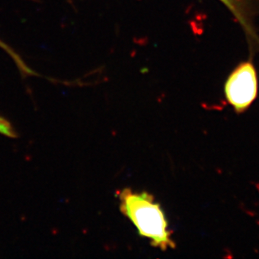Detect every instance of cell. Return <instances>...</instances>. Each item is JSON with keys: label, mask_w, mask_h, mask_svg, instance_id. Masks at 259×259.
Here are the masks:
<instances>
[{"label": "cell", "mask_w": 259, "mask_h": 259, "mask_svg": "<svg viewBox=\"0 0 259 259\" xmlns=\"http://www.w3.org/2000/svg\"><path fill=\"white\" fill-rule=\"evenodd\" d=\"M220 1L232 10V13L242 23V24L246 25L245 18L243 17V11H241V0H220Z\"/></svg>", "instance_id": "3957f363"}, {"label": "cell", "mask_w": 259, "mask_h": 259, "mask_svg": "<svg viewBox=\"0 0 259 259\" xmlns=\"http://www.w3.org/2000/svg\"><path fill=\"white\" fill-rule=\"evenodd\" d=\"M0 133L6 135L8 137H11V138L17 137L16 132L13 130V127L9 123V122L4 119L1 116H0Z\"/></svg>", "instance_id": "5b68a950"}, {"label": "cell", "mask_w": 259, "mask_h": 259, "mask_svg": "<svg viewBox=\"0 0 259 259\" xmlns=\"http://www.w3.org/2000/svg\"><path fill=\"white\" fill-rule=\"evenodd\" d=\"M0 47L2 48V49H4V50H5L6 52H8V53L9 54V55H11L12 58H13V60H14V61L17 63V64L18 65V66H19V68L22 69L25 72H30V69H28L27 68V66L24 65V63L22 61H21V59L19 58V56H18V55H17L15 52L13 51V50H12L11 48H9V46L7 45L6 44H4V42H3L2 40H0Z\"/></svg>", "instance_id": "277c9868"}, {"label": "cell", "mask_w": 259, "mask_h": 259, "mask_svg": "<svg viewBox=\"0 0 259 259\" xmlns=\"http://www.w3.org/2000/svg\"><path fill=\"white\" fill-rule=\"evenodd\" d=\"M119 199L122 213L132 221L141 237L149 238L152 246L163 251L175 247L164 211L150 194L124 189Z\"/></svg>", "instance_id": "6da1fadb"}, {"label": "cell", "mask_w": 259, "mask_h": 259, "mask_svg": "<svg viewBox=\"0 0 259 259\" xmlns=\"http://www.w3.org/2000/svg\"><path fill=\"white\" fill-rule=\"evenodd\" d=\"M227 101L238 113L246 111L257 95V76L250 61L240 64L229 75L225 85Z\"/></svg>", "instance_id": "7a4b0ae2"}]
</instances>
